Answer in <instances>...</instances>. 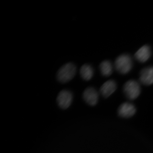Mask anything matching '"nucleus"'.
Instances as JSON below:
<instances>
[{
    "label": "nucleus",
    "instance_id": "f257e3e1",
    "mask_svg": "<svg viewBox=\"0 0 153 153\" xmlns=\"http://www.w3.org/2000/svg\"><path fill=\"white\" fill-rule=\"evenodd\" d=\"M76 67L73 63H66L57 71V77L59 82L65 83L74 78L76 73Z\"/></svg>",
    "mask_w": 153,
    "mask_h": 153
},
{
    "label": "nucleus",
    "instance_id": "0eeeda50",
    "mask_svg": "<svg viewBox=\"0 0 153 153\" xmlns=\"http://www.w3.org/2000/svg\"><path fill=\"white\" fill-rule=\"evenodd\" d=\"M136 112V108L133 104L130 102H124L121 105L118 110V113L121 117H131Z\"/></svg>",
    "mask_w": 153,
    "mask_h": 153
},
{
    "label": "nucleus",
    "instance_id": "39448f33",
    "mask_svg": "<svg viewBox=\"0 0 153 153\" xmlns=\"http://www.w3.org/2000/svg\"><path fill=\"white\" fill-rule=\"evenodd\" d=\"M82 97L85 102L91 106L95 105L98 102V93L93 87L86 88L82 94Z\"/></svg>",
    "mask_w": 153,
    "mask_h": 153
},
{
    "label": "nucleus",
    "instance_id": "f03ea898",
    "mask_svg": "<svg viewBox=\"0 0 153 153\" xmlns=\"http://www.w3.org/2000/svg\"><path fill=\"white\" fill-rule=\"evenodd\" d=\"M114 66L117 71L120 74H127L132 68V59L129 55L123 54L116 59Z\"/></svg>",
    "mask_w": 153,
    "mask_h": 153
},
{
    "label": "nucleus",
    "instance_id": "6e6552de",
    "mask_svg": "<svg viewBox=\"0 0 153 153\" xmlns=\"http://www.w3.org/2000/svg\"><path fill=\"white\" fill-rule=\"evenodd\" d=\"M152 55V50L149 45H144L140 48L134 55L135 58L140 63H143L147 61L151 57Z\"/></svg>",
    "mask_w": 153,
    "mask_h": 153
},
{
    "label": "nucleus",
    "instance_id": "20e7f679",
    "mask_svg": "<svg viewBox=\"0 0 153 153\" xmlns=\"http://www.w3.org/2000/svg\"><path fill=\"white\" fill-rule=\"evenodd\" d=\"M73 100V94L67 90L61 91L57 98V102L60 108L66 109L71 105Z\"/></svg>",
    "mask_w": 153,
    "mask_h": 153
},
{
    "label": "nucleus",
    "instance_id": "9b49d317",
    "mask_svg": "<svg viewBox=\"0 0 153 153\" xmlns=\"http://www.w3.org/2000/svg\"><path fill=\"white\" fill-rule=\"evenodd\" d=\"M100 69L102 74L105 76L111 75L113 72V66L111 63L108 60H105L100 65Z\"/></svg>",
    "mask_w": 153,
    "mask_h": 153
},
{
    "label": "nucleus",
    "instance_id": "9d476101",
    "mask_svg": "<svg viewBox=\"0 0 153 153\" xmlns=\"http://www.w3.org/2000/svg\"><path fill=\"white\" fill-rule=\"evenodd\" d=\"M79 72L82 79L86 81L91 79L94 75L93 68L88 64H84L82 66Z\"/></svg>",
    "mask_w": 153,
    "mask_h": 153
},
{
    "label": "nucleus",
    "instance_id": "7ed1b4c3",
    "mask_svg": "<svg viewBox=\"0 0 153 153\" xmlns=\"http://www.w3.org/2000/svg\"><path fill=\"white\" fill-rule=\"evenodd\" d=\"M123 92L127 98L134 100L138 97L141 92L139 83L136 80H128L123 86Z\"/></svg>",
    "mask_w": 153,
    "mask_h": 153
},
{
    "label": "nucleus",
    "instance_id": "1a4fd4ad",
    "mask_svg": "<svg viewBox=\"0 0 153 153\" xmlns=\"http://www.w3.org/2000/svg\"><path fill=\"white\" fill-rule=\"evenodd\" d=\"M116 83L114 80H108L102 85L100 93L103 97L107 98L111 95L116 90Z\"/></svg>",
    "mask_w": 153,
    "mask_h": 153
},
{
    "label": "nucleus",
    "instance_id": "423d86ee",
    "mask_svg": "<svg viewBox=\"0 0 153 153\" xmlns=\"http://www.w3.org/2000/svg\"><path fill=\"white\" fill-rule=\"evenodd\" d=\"M140 82L146 85L153 84V66L143 68L140 73Z\"/></svg>",
    "mask_w": 153,
    "mask_h": 153
}]
</instances>
